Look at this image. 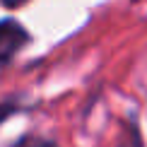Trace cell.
<instances>
[{
	"instance_id": "obj_1",
	"label": "cell",
	"mask_w": 147,
	"mask_h": 147,
	"mask_svg": "<svg viewBox=\"0 0 147 147\" xmlns=\"http://www.w3.org/2000/svg\"><path fill=\"white\" fill-rule=\"evenodd\" d=\"M27 41L29 34L24 32L22 24L12 20H3L0 22V63H7L12 56H17Z\"/></svg>"
},
{
	"instance_id": "obj_2",
	"label": "cell",
	"mask_w": 147,
	"mask_h": 147,
	"mask_svg": "<svg viewBox=\"0 0 147 147\" xmlns=\"http://www.w3.org/2000/svg\"><path fill=\"white\" fill-rule=\"evenodd\" d=\"M17 147H53L51 142H46V140H36V138H27V140H22Z\"/></svg>"
},
{
	"instance_id": "obj_3",
	"label": "cell",
	"mask_w": 147,
	"mask_h": 147,
	"mask_svg": "<svg viewBox=\"0 0 147 147\" xmlns=\"http://www.w3.org/2000/svg\"><path fill=\"white\" fill-rule=\"evenodd\" d=\"M10 113H12V106H7V104H0V121L7 118Z\"/></svg>"
},
{
	"instance_id": "obj_4",
	"label": "cell",
	"mask_w": 147,
	"mask_h": 147,
	"mask_svg": "<svg viewBox=\"0 0 147 147\" xmlns=\"http://www.w3.org/2000/svg\"><path fill=\"white\" fill-rule=\"evenodd\" d=\"M0 3H3L5 7H20V5L27 3V0H0Z\"/></svg>"
},
{
	"instance_id": "obj_5",
	"label": "cell",
	"mask_w": 147,
	"mask_h": 147,
	"mask_svg": "<svg viewBox=\"0 0 147 147\" xmlns=\"http://www.w3.org/2000/svg\"><path fill=\"white\" fill-rule=\"evenodd\" d=\"M128 147H142V145H140V138L135 135V133L130 135V142H128Z\"/></svg>"
}]
</instances>
